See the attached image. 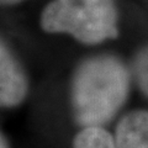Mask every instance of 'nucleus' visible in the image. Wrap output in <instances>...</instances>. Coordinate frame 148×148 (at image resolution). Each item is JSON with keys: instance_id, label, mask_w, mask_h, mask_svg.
<instances>
[{"instance_id": "nucleus-5", "label": "nucleus", "mask_w": 148, "mask_h": 148, "mask_svg": "<svg viewBox=\"0 0 148 148\" xmlns=\"http://www.w3.org/2000/svg\"><path fill=\"white\" fill-rule=\"evenodd\" d=\"M73 148H116L115 138L104 127H83L73 140Z\"/></svg>"}, {"instance_id": "nucleus-2", "label": "nucleus", "mask_w": 148, "mask_h": 148, "mask_svg": "<svg viewBox=\"0 0 148 148\" xmlns=\"http://www.w3.org/2000/svg\"><path fill=\"white\" fill-rule=\"evenodd\" d=\"M116 21L114 0H53L41 18L45 31L66 32L88 45L116 37Z\"/></svg>"}, {"instance_id": "nucleus-7", "label": "nucleus", "mask_w": 148, "mask_h": 148, "mask_svg": "<svg viewBox=\"0 0 148 148\" xmlns=\"http://www.w3.org/2000/svg\"><path fill=\"white\" fill-rule=\"evenodd\" d=\"M18 1H22V0H1L3 4H16Z\"/></svg>"}, {"instance_id": "nucleus-8", "label": "nucleus", "mask_w": 148, "mask_h": 148, "mask_svg": "<svg viewBox=\"0 0 148 148\" xmlns=\"http://www.w3.org/2000/svg\"><path fill=\"white\" fill-rule=\"evenodd\" d=\"M0 148H9L8 142H6V140L4 137H1V147H0Z\"/></svg>"}, {"instance_id": "nucleus-3", "label": "nucleus", "mask_w": 148, "mask_h": 148, "mask_svg": "<svg viewBox=\"0 0 148 148\" xmlns=\"http://www.w3.org/2000/svg\"><path fill=\"white\" fill-rule=\"evenodd\" d=\"M27 83L24 72L14 59L10 51L1 43L0 51V100L6 108L16 106L24 100Z\"/></svg>"}, {"instance_id": "nucleus-4", "label": "nucleus", "mask_w": 148, "mask_h": 148, "mask_svg": "<svg viewBox=\"0 0 148 148\" xmlns=\"http://www.w3.org/2000/svg\"><path fill=\"white\" fill-rule=\"evenodd\" d=\"M116 148H148V111H131L120 120L115 131Z\"/></svg>"}, {"instance_id": "nucleus-6", "label": "nucleus", "mask_w": 148, "mask_h": 148, "mask_svg": "<svg viewBox=\"0 0 148 148\" xmlns=\"http://www.w3.org/2000/svg\"><path fill=\"white\" fill-rule=\"evenodd\" d=\"M135 74L143 92L148 96V47L138 53L135 61Z\"/></svg>"}, {"instance_id": "nucleus-1", "label": "nucleus", "mask_w": 148, "mask_h": 148, "mask_svg": "<svg viewBox=\"0 0 148 148\" xmlns=\"http://www.w3.org/2000/svg\"><path fill=\"white\" fill-rule=\"evenodd\" d=\"M128 86V72L119 59L103 56L85 61L77 69L72 85L77 122L83 127H103L126 101Z\"/></svg>"}]
</instances>
